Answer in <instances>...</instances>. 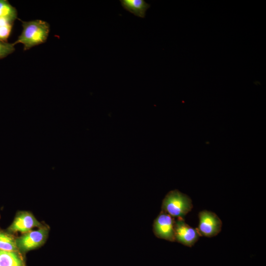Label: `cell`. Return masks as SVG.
Here are the masks:
<instances>
[{"label":"cell","instance_id":"cell-1","mask_svg":"<svg viewBox=\"0 0 266 266\" xmlns=\"http://www.w3.org/2000/svg\"><path fill=\"white\" fill-rule=\"evenodd\" d=\"M21 22L22 32L13 43L14 45L22 43L25 51L46 42L50 32V25L47 22L41 20Z\"/></svg>","mask_w":266,"mask_h":266},{"label":"cell","instance_id":"cell-2","mask_svg":"<svg viewBox=\"0 0 266 266\" xmlns=\"http://www.w3.org/2000/svg\"><path fill=\"white\" fill-rule=\"evenodd\" d=\"M191 198L178 190L169 191L163 200L162 210L173 218L183 219L193 208Z\"/></svg>","mask_w":266,"mask_h":266},{"label":"cell","instance_id":"cell-3","mask_svg":"<svg viewBox=\"0 0 266 266\" xmlns=\"http://www.w3.org/2000/svg\"><path fill=\"white\" fill-rule=\"evenodd\" d=\"M48 234V229L45 227L25 233L16 239L19 251L26 252L41 246L45 242Z\"/></svg>","mask_w":266,"mask_h":266},{"label":"cell","instance_id":"cell-4","mask_svg":"<svg viewBox=\"0 0 266 266\" xmlns=\"http://www.w3.org/2000/svg\"><path fill=\"white\" fill-rule=\"evenodd\" d=\"M199 218L198 230L200 235L211 237L217 235L221 232L222 222L215 213L203 210L200 212Z\"/></svg>","mask_w":266,"mask_h":266},{"label":"cell","instance_id":"cell-5","mask_svg":"<svg viewBox=\"0 0 266 266\" xmlns=\"http://www.w3.org/2000/svg\"><path fill=\"white\" fill-rule=\"evenodd\" d=\"M174 218L161 211L154 220L153 231L155 236L169 241H175Z\"/></svg>","mask_w":266,"mask_h":266},{"label":"cell","instance_id":"cell-6","mask_svg":"<svg viewBox=\"0 0 266 266\" xmlns=\"http://www.w3.org/2000/svg\"><path fill=\"white\" fill-rule=\"evenodd\" d=\"M200 236L198 229H195L186 223L184 219H178L175 222L174 238L177 241L185 246L192 247Z\"/></svg>","mask_w":266,"mask_h":266},{"label":"cell","instance_id":"cell-7","mask_svg":"<svg viewBox=\"0 0 266 266\" xmlns=\"http://www.w3.org/2000/svg\"><path fill=\"white\" fill-rule=\"evenodd\" d=\"M36 227H41L42 226L31 213L22 211L17 214L9 230L13 233H25Z\"/></svg>","mask_w":266,"mask_h":266},{"label":"cell","instance_id":"cell-8","mask_svg":"<svg viewBox=\"0 0 266 266\" xmlns=\"http://www.w3.org/2000/svg\"><path fill=\"white\" fill-rule=\"evenodd\" d=\"M122 7L135 16L144 18L150 4L144 0H120Z\"/></svg>","mask_w":266,"mask_h":266},{"label":"cell","instance_id":"cell-9","mask_svg":"<svg viewBox=\"0 0 266 266\" xmlns=\"http://www.w3.org/2000/svg\"><path fill=\"white\" fill-rule=\"evenodd\" d=\"M0 266H26L19 251L10 252L0 250Z\"/></svg>","mask_w":266,"mask_h":266},{"label":"cell","instance_id":"cell-10","mask_svg":"<svg viewBox=\"0 0 266 266\" xmlns=\"http://www.w3.org/2000/svg\"><path fill=\"white\" fill-rule=\"evenodd\" d=\"M0 250L6 251H19L16 239L8 233L0 232Z\"/></svg>","mask_w":266,"mask_h":266},{"label":"cell","instance_id":"cell-11","mask_svg":"<svg viewBox=\"0 0 266 266\" xmlns=\"http://www.w3.org/2000/svg\"><path fill=\"white\" fill-rule=\"evenodd\" d=\"M17 11L7 0H0V18L10 20L13 22L17 19Z\"/></svg>","mask_w":266,"mask_h":266},{"label":"cell","instance_id":"cell-12","mask_svg":"<svg viewBox=\"0 0 266 266\" xmlns=\"http://www.w3.org/2000/svg\"><path fill=\"white\" fill-rule=\"evenodd\" d=\"M14 22L7 19L0 18V40L7 42Z\"/></svg>","mask_w":266,"mask_h":266},{"label":"cell","instance_id":"cell-13","mask_svg":"<svg viewBox=\"0 0 266 266\" xmlns=\"http://www.w3.org/2000/svg\"><path fill=\"white\" fill-rule=\"evenodd\" d=\"M14 43L3 42L0 40V60L12 53L14 50Z\"/></svg>","mask_w":266,"mask_h":266}]
</instances>
